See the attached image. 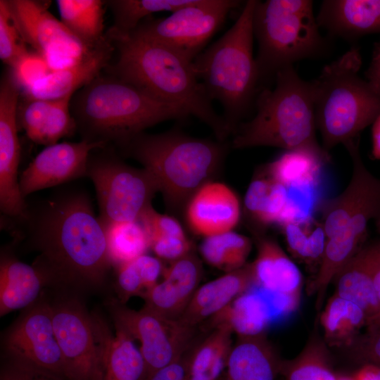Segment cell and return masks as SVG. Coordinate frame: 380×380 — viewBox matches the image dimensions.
<instances>
[{
  "instance_id": "8992f818",
  "label": "cell",
  "mask_w": 380,
  "mask_h": 380,
  "mask_svg": "<svg viewBox=\"0 0 380 380\" xmlns=\"http://www.w3.org/2000/svg\"><path fill=\"white\" fill-rule=\"evenodd\" d=\"M273 89L263 88L255 100V115L235 130L234 148L273 146L285 151L322 149L316 138L311 82L302 80L293 65L279 71Z\"/></svg>"
},
{
  "instance_id": "484cf974",
  "label": "cell",
  "mask_w": 380,
  "mask_h": 380,
  "mask_svg": "<svg viewBox=\"0 0 380 380\" xmlns=\"http://www.w3.org/2000/svg\"><path fill=\"white\" fill-rule=\"evenodd\" d=\"M258 253L251 263L253 283L268 290L300 296L302 274L274 241L260 238Z\"/></svg>"
},
{
  "instance_id": "ee69618b",
  "label": "cell",
  "mask_w": 380,
  "mask_h": 380,
  "mask_svg": "<svg viewBox=\"0 0 380 380\" xmlns=\"http://www.w3.org/2000/svg\"><path fill=\"white\" fill-rule=\"evenodd\" d=\"M150 248L159 259L173 262L191 253V243L186 236L156 238L149 241Z\"/></svg>"
},
{
  "instance_id": "ba28073f",
  "label": "cell",
  "mask_w": 380,
  "mask_h": 380,
  "mask_svg": "<svg viewBox=\"0 0 380 380\" xmlns=\"http://www.w3.org/2000/svg\"><path fill=\"white\" fill-rule=\"evenodd\" d=\"M312 4L310 0L256 1L253 28L260 87L281 70L324 51Z\"/></svg>"
},
{
  "instance_id": "b9f144b4",
  "label": "cell",
  "mask_w": 380,
  "mask_h": 380,
  "mask_svg": "<svg viewBox=\"0 0 380 380\" xmlns=\"http://www.w3.org/2000/svg\"><path fill=\"white\" fill-rule=\"evenodd\" d=\"M139 221L145 229L149 241L160 237L186 236L177 219L158 213L152 206L142 214Z\"/></svg>"
},
{
  "instance_id": "8d00e7d4",
  "label": "cell",
  "mask_w": 380,
  "mask_h": 380,
  "mask_svg": "<svg viewBox=\"0 0 380 380\" xmlns=\"http://www.w3.org/2000/svg\"><path fill=\"white\" fill-rule=\"evenodd\" d=\"M104 230L114 267L146 254L150 248L147 234L139 220L113 224Z\"/></svg>"
},
{
  "instance_id": "f1b7e54d",
  "label": "cell",
  "mask_w": 380,
  "mask_h": 380,
  "mask_svg": "<svg viewBox=\"0 0 380 380\" xmlns=\"http://www.w3.org/2000/svg\"><path fill=\"white\" fill-rule=\"evenodd\" d=\"M328 157L324 148L288 150L267 165V176L286 187L317 182Z\"/></svg>"
},
{
  "instance_id": "9c48e42d",
  "label": "cell",
  "mask_w": 380,
  "mask_h": 380,
  "mask_svg": "<svg viewBox=\"0 0 380 380\" xmlns=\"http://www.w3.org/2000/svg\"><path fill=\"white\" fill-rule=\"evenodd\" d=\"M87 177L95 187L98 217L103 229L115 223L139 220L159 192L150 172L125 163L112 146L90 153Z\"/></svg>"
},
{
  "instance_id": "4fadbf2b",
  "label": "cell",
  "mask_w": 380,
  "mask_h": 380,
  "mask_svg": "<svg viewBox=\"0 0 380 380\" xmlns=\"http://www.w3.org/2000/svg\"><path fill=\"white\" fill-rule=\"evenodd\" d=\"M20 36L51 71L80 61L92 48L83 44L48 10L47 2L5 0Z\"/></svg>"
},
{
  "instance_id": "7a4b0ae2",
  "label": "cell",
  "mask_w": 380,
  "mask_h": 380,
  "mask_svg": "<svg viewBox=\"0 0 380 380\" xmlns=\"http://www.w3.org/2000/svg\"><path fill=\"white\" fill-rule=\"evenodd\" d=\"M118 51L117 61L106 68L114 76L146 92L154 99L182 108L205 123L219 141L231 134L222 115H218L193 61L161 44L132 33L107 31Z\"/></svg>"
},
{
  "instance_id": "5b68a950",
  "label": "cell",
  "mask_w": 380,
  "mask_h": 380,
  "mask_svg": "<svg viewBox=\"0 0 380 380\" xmlns=\"http://www.w3.org/2000/svg\"><path fill=\"white\" fill-rule=\"evenodd\" d=\"M256 1H245L234 24L192 62L208 97L221 104L222 118L231 134L249 113L261 91L253 53Z\"/></svg>"
},
{
  "instance_id": "e575fe53",
  "label": "cell",
  "mask_w": 380,
  "mask_h": 380,
  "mask_svg": "<svg viewBox=\"0 0 380 380\" xmlns=\"http://www.w3.org/2000/svg\"><path fill=\"white\" fill-rule=\"evenodd\" d=\"M251 250V240L232 231L205 237L200 246L203 259L226 272L243 267Z\"/></svg>"
},
{
  "instance_id": "7dc6e473",
  "label": "cell",
  "mask_w": 380,
  "mask_h": 380,
  "mask_svg": "<svg viewBox=\"0 0 380 380\" xmlns=\"http://www.w3.org/2000/svg\"><path fill=\"white\" fill-rule=\"evenodd\" d=\"M142 380H189L188 361L182 356Z\"/></svg>"
},
{
  "instance_id": "4316f807",
  "label": "cell",
  "mask_w": 380,
  "mask_h": 380,
  "mask_svg": "<svg viewBox=\"0 0 380 380\" xmlns=\"http://www.w3.org/2000/svg\"><path fill=\"white\" fill-rule=\"evenodd\" d=\"M281 362L264 335L239 337L227 360L225 380H276Z\"/></svg>"
},
{
  "instance_id": "f5cc1de1",
  "label": "cell",
  "mask_w": 380,
  "mask_h": 380,
  "mask_svg": "<svg viewBox=\"0 0 380 380\" xmlns=\"http://www.w3.org/2000/svg\"><path fill=\"white\" fill-rule=\"evenodd\" d=\"M380 216V215H379Z\"/></svg>"
},
{
  "instance_id": "e0dca14e",
  "label": "cell",
  "mask_w": 380,
  "mask_h": 380,
  "mask_svg": "<svg viewBox=\"0 0 380 380\" xmlns=\"http://www.w3.org/2000/svg\"><path fill=\"white\" fill-rule=\"evenodd\" d=\"M20 87L12 71L0 82V209L4 217L23 215L27 205L20 191V145L18 108Z\"/></svg>"
},
{
  "instance_id": "f6af8a7d",
  "label": "cell",
  "mask_w": 380,
  "mask_h": 380,
  "mask_svg": "<svg viewBox=\"0 0 380 380\" xmlns=\"http://www.w3.org/2000/svg\"><path fill=\"white\" fill-rule=\"evenodd\" d=\"M51 71L43 58L35 52L30 53L12 72L20 87L26 90Z\"/></svg>"
},
{
  "instance_id": "836d02e7",
  "label": "cell",
  "mask_w": 380,
  "mask_h": 380,
  "mask_svg": "<svg viewBox=\"0 0 380 380\" xmlns=\"http://www.w3.org/2000/svg\"><path fill=\"white\" fill-rule=\"evenodd\" d=\"M144 372V362L134 340L116 331L99 380H142Z\"/></svg>"
},
{
  "instance_id": "52a82bcc",
  "label": "cell",
  "mask_w": 380,
  "mask_h": 380,
  "mask_svg": "<svg viewBox=\"0 0 380 380\" xmlns=\"http://www.w3.org/2000/svg\"><path fill=\"white\" fill-rule=\"evenodd\" d=\"M359 49L351 47L311 81L317 128L327 152L359 138L380 113V96L360 78Z\"/></svg>"
},
{
  "instance_id": "816d5d0a",
  "label": "cell",
  "mask_w": 380,
  "mask_h": 380,
  "mask_svg": "<svg viewBox=\"0 0 380 380\" xmlns=\"http://www.w3.org/2000/svg\"><path fill=\"white\" fill-rule=\"evenodd\" d=\"M336 380H353L352 375H347L344 374H337Z\"/></svg>"
},
{
  "instance_id": "8fae6325",
  "label": "cell",
  "mask_w": 380,
  "mask_h": 380,
  "mask_svg": "<svg viewBox=\"0 0 380 380\" xmlns=\"http://www.w3.org/2000/svg\"><path fill=\"white\" fill-rule=\"evenodd\" d=\"M245 1L194 0L165 18L148 17L129 33L161 44L193 61L232 11Z\"/></svg>"
},
{
  "instance_id": "7402d4cb",
  "label": "cell",
  "mask_w": 380,
  "mask_h": 380,
  "mask_svg": "<svg viewBox=\"0 0 380 380\" xmlns=\"http://www.w3.org/2000/svg\"><path fill=\"white\" fill-rule=\"evenodd\" d=\"M380 241L364 245L342 267L334 279L336 295L357 305L367 322L380 312L374 287L373 273Z\"/></svg>"
},
{
  "instance_id": "7c38bea8",
  "label": "cell",
  "mask_w": 380,
  "mask_h": 380,
  "mask_svg": "<svg viewBox=\"0 0 380 380\" xmlns=\"http://www.w3.org/2000/svg\"><path fill=\"white\" fill-rule=\"evenodd\" d=\"M108 307L116 331L140 343L145 365L143 379L183 356L194 327L145 307L140 310L130 309L118 300H110Z\"/></svg>"
},
{
  "instance_id": "603a6c76",
  "label": "cell",
  "mask_w": 380,
  "mask_h": 380,
  "mask_svg": "<svg viewBox=\"0 0 380 380\" xmlns=\"http://www.w3.org/2000/svg\"><path fill=\"white\" fill-rule=\"evenodd\" d=\"M316 18L319 27L346 39L380 32V0H324Z\"/></svg>"
},
{
  "instance_id": "1f68e13d",
  "label": "cell",
  "mask_w": 380,
  "mask_h": 380,
  "mask_svg": "<svg viewBox=\"0 0 380 380\" xmlns=\"http://www.w3.org/2000/svg\"><path fill=\"white\" fill-rule=\"evenodd\" d=\"M280 374L284 380H336L330 353L324 341L310 339L293 360L282 361Z\"/></svg>"
},
{
  "instance_id": "4dcf8cb0",
  "label": "cell",
  "mask_w": 380,
  "mask_h": 380,
  "mask_svg": "<svg viewBox=\"0 0 380 380\" xmlns=\"http://www.w3.org/2000/svg\"><path fill=\"white\" fill-rule=\"evenodd\" d=\"M232 333L226 326L215 327L187 360L189 380L218 379L232 348Z\"/></svg>"
},
{
  "instance_id": "44dd1931",
  "label": "cell",
  "mask_w": 380,
  "mask_h": 380,
  "mask_svg": "<svg viewBox=\"0 0 380 380\" xmlns=\"http://www.w3.org/2000/svg\"><path fill=\"white\" fill-rule=\"evenodd\" d=\"M115 50L111 39H105L77 63L51 71L25 90L26 97L56 100L74 94L101 75L109 65Z\"/></svg>"
},
{
  "instance_id": "6da1fadb",
  "label": "cell",
  "mask_w": 380,
  "mask_h": 380,
  "mask_svg": "<svg viewBox=\"0 0 380 380\" xmlns=\"http://www.w3.org/2000/svg\"><path fill=\"white\" fill-rule=\"evenodd\" d=\"M4 228L38 255L32 264L49 285L80 288L103 285L113 267L106 232L83 189L61 187L33 203Z\"/></svg>"
},
{
  "instance_id": "277c9868",
  "label": "cell",
  "mask_w": 380,
  "mask_h": 380,
  "mask_svg": "<svg viewBox=\"0 0 380 380\" xmlns=\"http://www.w3.org/2000/svg\"><path fill=\"white\" fill-rule=\"evenodd\" d=\"M115 149L141 163L156 179L167 208L179 213L220 170L228 148L222 141L170 130L142 132Z\"/></svg>"
},
{
  "instance_id": "2e32d148",
  "label": "cell",
  "mask_w": 380,
  "mask_h": 380,
  "mask_svg": "<svg viewBox=\"0 0 380 380\" xmlns=\"http://www.w3.org/2000/svg\"><path fill=\"white\" fill-rule=\"evenodd\" d=\"M300 300V296L270 291L252 283L213 317L214 324L227 327L239 337L264 335L269 329L291 319Z\"/></svg>"
},
{
  "instance_id": "ab89813d",
  "label": "cell",
  "mask_w": 380,
  "mask_h": 380,
  "mask_svg": "<svg viewBox=\"0 0 380 380\" xmlns=\"http://www.w3.org/2000/svg\"><path fill=\"white\" fill-rule=\"evenodd\" d=\"M30 52L16 27L5 0H0V58L12 71Z\"/></svg>"
},
{
  "instance_id": "30bf717a",
  "label": "cell",
  "mask_w": 380,
  "mask_h": 380,
  "mask_svg": "<svg viewBox=\"0 0 380 380\" xmlns=\"http://www.w3.org/2000/svg\"><path fill=\"white\" fill-rule=\"evenodd\" d=\"M55 334L68 380H99L113 336L76 297L51 304Z\"/></svg>"
},
{
  "instance_id": "ffe728a7",
  "label": "cell",
  "mask_w": 380,
  "mask_h": 380,
  "mask_svg": "<svg viewBox=\"0 0 380 380\" xmlns=\"http://www.w3.org/2000/svg\"><path fill=\"white\" fill-rule=\"evenodd\" d=\"M185 215L195 233L209 237L232 231L240 219L241 205L229 186L209 182L189 201Z\"/></svg>"
},
{
  "instance_id": "3957f363",
  "label": "cell",
  "mask_w": 380,
  "mask_h": 380,
  "mask_svg": "<svg viewBox=\"0 0 380 380\" xmlns=\"http://www.w3.org/2000/svg\"><path fill=\"white\" fill-rule=\"evenodd\" d=\"M70 109L81 140L115 148L155 125L189 116L110 75H100L79 89Z\"/></svg>"
},
{
  "instance_id": "5bb4252c",
  "label": "cell",
  "mask_w": 380,
  "mask_h": 380,
  "mask_svg": "<svg viewBox=\"0 0 380 380\" xmlns=\"http://www.w3.org/2000/svg\"><path fill=\"white\" fill-rule=\"evenodd\" d=\"M343 146L352 160V175L344 191L323 207L322 225L327 239L345 228L355 236H365L370 220L380 215V179L363 163L360 137Z\"/></svg>"
},
{
  "instance_id": "d6986e66",
  "label": "cell",
  "mask_w": 380,
  "mask_h": 380,
  "mask_svg": "<svg viewBox=\"0 0 380 380\" xmlns=\"http://www.w3.org/2000/svg\"><path fill=\"white\" fill-rule=\"evenodd\" d=\"M201 276V263L191 253L171 262L163 270L162 281L141 296L144 307L165 317L179 319L198 288Z\"/></svg>"
},
{
  "instance_id": "83f0119b",
  "label": "cell",
  "mask_w": 380,
  "mask_h": 380,
  "mask_svg": "<svg viewBox=\"0 0 380 380\" xmlns=\"http://www.w3.org/2000/svg\"><path fill=\"white\" fill-rule=\"evenodd\" d=\"M367 319L365 312L357 305L334 294L320 317L325 343L349 347L366 326Z\"/></svg>"
},
{
  "instance_id": "60d3db41",
  "label": "cell",
  "mask_w": 380,
  "mask_h": 380,
  "mask_svg": "<svg viewBox=\"0 0 380 380\" xmlns=\"http://www.w3.org/2000/svg\"><path fill=\"white\" fill-rule=\"evenodd\" d=\"M350 358L360 366L372 365L380 367V327H367L348 347Z\"/></svg>"
},
{
  "instance_id": "d4e9b609",
  "label": "cell",
  "mask_w": 380,
  "mask_h": 380,
  "mask_svg": "<svg viewBox=\"0 0 380 380\" xmlns=\"http://www.w3.org/2000/svg\"><path fill=\"white\" fill-rule=\"evenodd\" d=\"M252 283L251 264L227 272L198 287L179 319L195 327L224 310Z\"/></svg>"
},
{
  "instance_id": "f907efd6",
  "label": "cell",
  "mask_w": 380,
  "mask_h": 380,
  "mask_svg": "<svg viewBox=\"0 0 380 380\" xmlns=\"http://www.w3.org/2000/svg\"><path fill=\"white\" fill-rule=\"evenodd\" d=\"M372 125V155L374 159L380 160V113Z\"/></svg>"
},
{
  "instance_id": "bcb514c9",
  "label": "cell",
  "mask_w": 380,
  "mask_h": 380,
  "mask_svg": "<svg viewBox=\"0 0 380 380\" xmlns=\"http://www.w3.org/2000/svg\"><path fill=\"white\" fill-rule=\"evenodd\" d=\"M1 380H68L63 376L11 360L3 369Z\"/></svg>"
},
{
  "instance_id": "d6a6232c",
  "label": "cell",
  "mask_w": 380,
  "mask_h": 380,
  "mask_svg": "<svg viewBox=\"0 0 380 380\" xmlns=\"http://www.w3.org/2000/svg\"><path fill=\"white\" fill-rule=\"evenodd\" d=\"M163 270L158 258L147 254L117 267L115 291L118 300L125 304L133 296H141L158 283Z\"/></svg>"
},
{
  "instance_id": "74e56055",
  "label": "cell",
  "mask_w": 380,
  "mask_h": 380,
  "mask_svg": "<svg viewBox=\"0 0 380 380\" xmlns=\"http://www.w3.org/2000/svg\"><path fill=\"white\" fill-rule=\"evenodd\" d=\"M308 222L289 223L282 226L287 245L293 254L299 258L321 260L327 241L324 228L321 224L309 230L306 226Z\"/></svg>"
},
{
  "instance_id": "f35d334b",
  "label": "cell",
  "mask_w": 380,
  "mask_h": 380,
  "mask_svg": "<svg viewBox=\"0 0 380 380\" xmlns=\"http://www.w3.org/2000/svg\"><path fill=\"white\" fill-rule=\"evenodd\" d=\"M18 108V127L37 144L44 145L55 100L25 97Z\"/></svg>"
},
{
  "instance_id": "9a60e30c",
  "label": "cell",
  "mask_w": 380,
  "mask_h": 380,
  "mask_svg": "<svg viewBox=\"0 0 380 380\" xmlns=\"http://www.w3.org/2000/svg\"><path fill=\"white\" fill-rule=\"evenodd\" d=\"M4 346L11 360L65 376L55 334L51 304L39 298L25 308L6 331Z\"/></svg>"
},
{
  "instance_id": "cb8c5ba5",
  "label": "cell",
  "mask_w": 380,
  "mask_h": 380,
  "mask_svg": "<svg viewBox=\"0 0 380 380\" xmlns=\"http://www.w3.org/2000/svg\"><path fill=\"white\" fill-rule=\"evenodd\" d=\"M44 274L32 265L20 260L8 249L1 253L0 316L34 304L45 286Z\"/></svg>"
},
{
  "instance_id": "f546056e",
  "label": "cell",
  "mask_w": 380,
  "mask_h": 380,
  "mask_svg": "<svg viewBox=\"0 0 380 380\" xmlns=\"http://www.w3.org/2000/svg\"><path fill=\"white\" fill-rule=\"evenodd\" d=\"M56 2L61 21L83 44L94 47L105 39L106 1L58 0Z\"/></svg>"
},
{
  "instance_id": "681fc988",
  "label": "cell",
  "mask_w": 380,
  "mask_h": 380,
  "mask_svg": "<svg viewBox=\"0 0 380 380\" xmlns=\"http://www.w3.org/2000/svg\"><path fill=\"white\" fill-rule=\"evenodd\" d=\"M352 376L353 380H380V367L364 365L360 366Z\"/></svg>"
},
{
  "instance_id": "ac0fdd59",
  "label": "cell",
  "mask_w": 380,
  "mask_h": 380,
  "mask_svg": "<svg viewBox=\"0 0 380 380\" xmlns=\"http://www.w3.org/2000/svg\"><path fill=\"white\" fill-rule=\"evenodd\" d=\"M106 146L85 140L46 146L20 175L19 186L23 197L26 199L35 191L87 177L90 153Z\"/></svg>"
},
{
  "instance_id": "d590c367",
  "label": "cell",
  "mask_w": 380,
  "mask_h": 380,
  "mask_svg": "<svg viewBox=\"0 0 380 380\" xmlns=\"http://www.w3.org/2000/svg\"><path fill=\"white\" fill-rule=\"evenodd\" d=\"M194 0H110L106 1L113 16L109 31L127 34L145 18L161 11L173 12Z\"/></svg>"
},
{
  "instance_id": "c3c4849f",
  "label": "cell",
  "mask_w": 380,
  "mask_h": 380,
  "mask_svg": "<svg viewBox=\"0 0 380 380\" xmlns=\"http://www.w3.org/2000/svg\"><path fill=\"white\" fill-rule=\"evenodd\" d=\"M367 82L380 96V40L375 44L372 61L365 72Z\"/></svg>"
},
{
  "instance_id": "7bdbcfd3",
  "label": "cell",
  "mask_w": 380,
  "mask_h": 380,
  "mask_svg": "<svg viewBox=\"0 0 380 380\" xmlns=\"http://www.w3.org/2000/svg\"><path fill=\"white\" fill-rule=\"evenodd\" d=\"M274 180L269 177L254 179L250 184L244 199L245 208L257 222L268 201Z\"/></svg>"
}]
</instances>
